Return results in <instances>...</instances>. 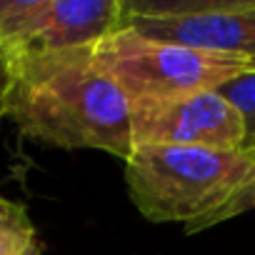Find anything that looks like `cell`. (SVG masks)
Returning <instances> with one entry per match:
<instances>
[{"label":"cell","instance_id":"cell-11","mask_svg":"<svg viewBox=\"0 0 255 255\" xmlns=\"http://www.w3.org/2000/svg\"><path fill=\"white\" fill-rule=\"evenodd\" d=\"M20 255H43V248H40V243L35 240V243H33V245H30L28 250H23Z\"/></svg>","mask_w":255,"mask_h":255},{"label":"cell","instance_id":"cell-1","mask_svg":"<svg viewBox=\"0 0 255 255\" xmlns=\"http://www.w3.org/2000/svg\"><path fill=\"white\" fill-rule=\"evenodd\" d=\"M8 63L3 115L25 138L130 158V100L98 68L93 48L23 53Z\"/></svg>","mask_w":255,"mask_h":255},{"label":"cell","instance_id":"cell-12","mask_svg":"<svg viewBox=\"0 0 255 255\" xmlns=\"http://www.w3.org/2000/svg\"><path fill=\"white\" fill-rule=\"evenodd\" d=\"M250 68H255V58H253V60H250Z\"/></svg>","mask_w":255,"mask_h":255},{"label":"cell","instance_id":"cell-9","mask_svg":"<svg viewBox=\"0 0 255 255\" xmlns=\"http://www.w3.org/2000/svg\"><path fill=\"white\" fill-rule=\"evenodd\" d=\"M250 208H255V180L250 183L248 190H243L230 205H225V208L210 220V228L218 225V223H223V220H230V218H235V215H240V213H245V210H250Z\"/></svg>","mask_w":255,"mask_h":255},{"label":"cell","instance_id":"cell-2","mask_svg":"<svg viewBox=\"0 0 255 255\" xmlns=\"http://www.w3.org/2000/svg\"><path fill=\"white\" fill-rule=\"evenodd\" d=\"M255 180V153L245 148L135 145L125 160L133 205L150 223H180L185 233L210 220Z\"/></svg>","mask_w":255,"mask_h":255},{"label":"cell","instance_id":"cell-10","mask_svg":"<svg viewBox=\"0 0 255 255\" xmlns=\"http://www.w3.org/2000/svg\"><path fill=\"white\" fill-rule=\"evenodd\" d=\"M8 70H10L8 55L0 48V115H3V98H5V90H8Z\"/></svg>","mask_w":255,"mask_h":255},{"label":"cell","instance_id":"cell-8","mask_svg":"<svg viewBox=\"0 0 255 255\" xmlns=\"http://www.w3.org/2000/svg\"><path fill=\"white\" fill-rule=\"evenodd\" d=\"M215 93L223 95L238 110L243 128H245L243 148L255 153V68H248V70L238 73L235 78L225 80Z\"/></svg>","mask_w":255,"mask_h":255},{"label":"cell","instance_id":"cell-6","mask_svg":"<svg viewBox=\"0 0 255 255\" xmlns=\"http://www.w3.org/2000/svg\"><path fill=\"white\" fill-rule=\"evenodd\" d=\"M130 135L135 145L243 148L245 128L238 110L215 90L150 98L130 103Z\"/></svg>","mask_w":255,"mask_h":255},{"label":"cell","instance_id":"cell-3","mask_svg":"<svg viewBox=\"0 0 255 255\" xmlns=\"http://www.w3.org/2000/svg\"><path fill=\"white\" fill-rule=\"evenodd\" d=\"M93 60L130 103L218 90L250 68L248 58L160 43L130 28H118L95 43Z\"/></svg>","mask_w":255,"mask_h":255},{"label":"cell","instance_id":"cell-7","mask_svg":"<svg viewBox=\"0 0 255 255\" xmlns=\"http://www.w3.org/2000/svg\"><path fill=\"white\" fill-rule=\"evenodd\" d=\"M35 240L38 235L28 210L0 195V255H20Z\"/></svg>","mask_w":255,"mask_h":255},{"label":"cell","instance_id":"cell-4","mask_svg":"<svg viewBox=\"0 0 255 255\" xmlns=\"http://www.w3.org/2000/svg\"><path fill=\"white\" fill-rule=\"evenodd\" d=\"M120 28L205 53L255 58V0H120Z\"/></svg>","mask_w":255,"mask_h":255},{"label":"cell","instance_id":"cell-5","mask_svg":"<svg viewBox=\"0 0 255 255\" xmlns=\"http://www.w3.org/2000/svg\"><path fill=\"white\" fill-rule=\"evenodd\" d=\"M120 0H0V48L10 58L93 48L120 28Z\"/></svg>","mask_w":255,"mask_h":255}]
</instances>
